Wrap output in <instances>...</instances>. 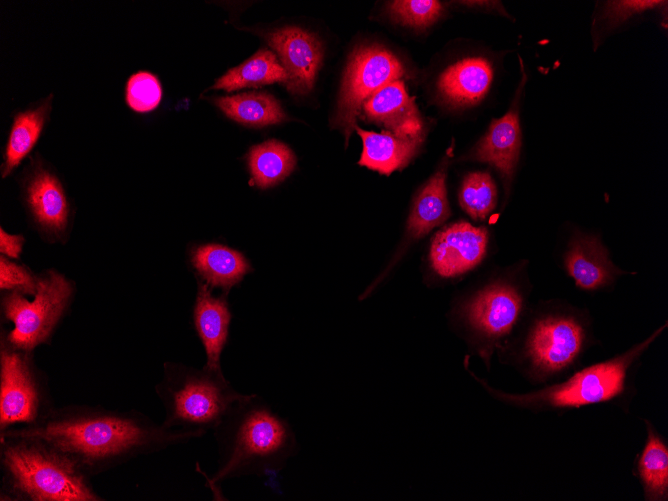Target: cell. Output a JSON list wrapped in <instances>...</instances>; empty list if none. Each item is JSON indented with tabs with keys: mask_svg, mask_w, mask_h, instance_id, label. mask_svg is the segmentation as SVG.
<instances>
[{
	"mask_svg": "<svg viewBox=\"0 0 668 501\" xmlns=\"http://www.w3.org/2000/svg\"><path fill=\"white\" fill-rule=\"evenodd\" d=\"M523 290L513 281H491L465 297L455 315L473 350L490 369L491 358L517 326L524 309Z\"/></svg>",
	"mask_w": 668,
	"mask_h": 501,
	"instance_id": "8",
	"label": "cell"
},
{
	"mask_svg": "<svg viewBox=\"0 0 668 501\" xmlns=\"http://www.w3.org/2000/svg\"><path fill=\"white\" fill-rule=\"evenodd\" d=\"M565 268L576 286L586 291L603 289L621 274L601 242L583 235L571 241L565 255Z\"/></svg>",
	"mask_w": 668,
	"mask_h": 501,
	"instance_id": "18",
	"label": "cell"
},
{
	"mask_svg": "<svg viewBox=\"0 0 668 501\" xmlns=\"http://www.w3.org/2000/svg\"><path fill=\"white\" fill-rule=\"evenodd\" d=\"M231 317L225 296H214L207 284L198 281L193 324L205 350L204 367L210 370H222L221 354L227 342Z\"/></svg>",
	"mask_w": 668,
	"mask_h": 501,
	"instance_id": "16",
	"label": "cell"
},
{
	"mask_svg": "<svg viewBox=\"0 0 668 501\" xmlns=\"http://www.w3.org/2000/svg\"><path fill=\"white\" fill-rule=\"evenodd\" d=\"M523 73L511 108L499 119H494L484 137L468 156L471 160L489 163L501 174L508 186L519 159L521 131L519 124V97L526 83Z\"/></svg>",
	"mask_w": 668,
	"mask_h": 501,
	"instance_id": "14",
	"label": "cell"
},
{
	"mask_svg": "<svg viewBox=\"0 0 668 501\" xmlns=\"http://www.w3.org/2000/svg\"><path fill=\"white\" fill-rule=\"evenodd\" d=\"M1 312L13 328L1 338L11 346L32 352L48 343L67 313L75 294V285L65 275L49 269L37 276V288L31 300L19 292H1Z\"/></svg>",
	"mask_w": 668,
	"mask_h": 501,
	"instance_id": "7",
	"label": "cell"
},
{
	"mask_svg": "<svg viewBox=\"0 0 668 501\" xmlns=\"http://www.w3.org/2000/svg\"><path fill=\"white\" fill-rule=\"evenodd\" d=\"M217 466L212 487L244 476L281 472L299 452L290 422L258 394H245L213 429Z\"/></svg>",
	"mask_w": 668,
	"mask_h": 501,
	"instance_id": "2",
	"label": "cell"
},
{
	"mask_svg": "<svg viewBox=\"0 0 668 501\" xmlns=\"http://www.w3.org/2000/svg\"><path fill=\"white\" fill-rule=\"evenodd\" d=\"M666 327L665 323L622 354L575 371L564 380L525 393L495 388L477 376L466 362L465 368L490 397L509 407L532 413L561 412L598 404L622 407L628 405L633 396V374L640 358Z\"/></svg>",
	"mask_w": 668,
	"mask_h": 501,
	"instance_id": "3",
	"label": "cell"
},
{
	"mask_svg": "<svg viewBox=\"0 0 668 501\" xmlns=\"http://www.w3.org/2000/svg\"><path fill=\"white\" fill-rule=\"evenodd\" d=\"M0 472V500H105L76 461L37 438L0 433Z\"/></svg>",
	"mask_w": 668,
	"mask_h": 501,
	"instance_id": "4",
	"label": "cell"
},
{
	"mask_svg": "<svg viewBox=\"0 0 668 501\" xmlns=\"http://www.w3.org/2000/svg\"><path fill=\"white\" fill-rule=\"evenodd\" d=\"M191 264L199 275V281L210 289L221 288L225 293L251 271L250 264L240 252L215 243L192 249Z\"/></svg>",
	"mask_w": 668,
	"mask_h": 501,
	"instance_id": "19",
	"label": "cell"
},
{
	"mask_svg": "<svg viewBox=\"0 0 668 501\" xmlns=\"http://www.w3.org/2000/svg\"><path fill=\"white\" fill-rule=\"evenodd\" d=\"M435 0H396L388 3V12L397 22L414 28H426L443 13Z\"/></svg>",
	"mask_w": 668,
	"mask_h": 501,
	"instance_id": "28",
	"label": "cell"
},
{
	"mask_svg": "<svg viewBox=\"0 0 668 501\" xmlns=\"http://www.w3.org/2000/svg\"><path fill=\"white\" fill-rule=\"evenodd\" d=\"M587 341L588 331L579 314L546 311L531 321L512 364L531 384L553 383L574 369Z\"/></svg>",
	"mask_w": 668,
	"mask_h": 501,
	"instance_id": "6",
	"label": "cell"
},
{
	"mask_svg": "<svg viewBox=\"0 0 668 501\" xmlns=\"http://www.w3.org/2000/svg\"><path fill=\"white\" fill-rule=\"evenodd\" d=\"M666 1H608L602 13L609 26H616L629 18L639 15L648 10H653L666 5Z\"/></svg>",
	"mask_w": 668,
	"mask_h": 501,
	"instance_id": "31",
	"label": "cell"
},
{
	"mask_svg": "<svg viewBox=\"0 0 668 501\" xmlns=\"http://www.w3.org/2000/svg\"><path fill=\"white\" fill-rule=\"evenodd\" d=\"M266 39L288 75L287 90L300 95L310 92L323 60L320 40L298 27L276 30L267 34Z\"/></svg>",
	"mask_w": 668,
	"mask_h": 501,
	"instance_id": "12",
	"label": "cell"
},
{
	"mask_svg": "<svg viewBox=\"0 0 668 501\" xmlns=\"http://www.w3.org/2000/svg\"><path fill=\"white\" fill-rule=\"evenodd\" d=\"M51 102L52 95L36 107L20 112L14 117L1 167L3 178L22 162L37 143L50 114Z\"/></svg>",
	"mask_w": 668,
	"mask_h": 501,
	"instance_id": "23",
	"label": "cell"
},
{
	"mask_svg": "<svg viewBox=\"0 0 668 501\" xmlns=\"http://www.w3.org/2000/svg\"><path fill=\"white\" fill-rule=\"evenodd\" d=\"M54 408L48 380L32 352L0 344V431L33 424Z\"/></svg>",
	"mask_w": 668,
	"mask_h": 501,
	"instance_id": "9",
	"label": "cell"
},
{
	"mask_svg": "<svg viewBox=\"0 0 668 501\" xmlns=\"http://www.w3.org/2000/svg\"><path fill=\"white\" fill-rule=\"evenodd\" d=\"M37 276L32 271L3 255L0 257V290L1 292H19L31 296L37 288Z\"/></svg>",
	"mask_w": 668,
	"mask_h": 501,
	"instance_id": "30",
	"label": "cell"
},
{
	"mask_svg": "<svg viewBox=\"0 0 668 501\" xmlns=\"http://www.w3.org/2000/svg\"><path fill=\"white\" fill-rule=\"evenodd\" d=\"M250 184L267 189L282 182L296 165L293 151L284 143L270 139L252 146L247 154Z\"/></svg>",
	"mask_w": 668,
	"mask_h": 501,
	"instance_id": "25",
	"label": "cell"
},
{
	"mask_svg": "<svg viewBox=\"0 0 668 501\" xmlns=\"http://www.w3.org/2000/svg\"><path fill=\"white\" fill-rule=\"evenodd\" d=\"M447 161L427 181L416 196L407 223L413 238L425 236L450 215L446 190Z\"/></svg>",
	"mask_w": 668,
	"mask_h": 501,
	"instance_id": "22",
	"label": "cell"
},
{
	"mask_svg": "<svg viewBox=\"0 0 668 501\" xmlns=\"http://www.w3.org/2000/svg\"><path fill=\"white\" fill-rule=\"evenodd\" d=\"M25 200L40 231L61 240L69 226L70 205L59 178L42 166L35 167L25 182Z\"/></svg>",
	"mask_w": 668,
	"mask_h": 501,
	"instance_id": "13",
	"label": "cell"
},
{
	"mask_svg": "<svg viewBox=\"0 0 668 501\" xmlns=\"http://www.w3.org/2000/svg\"><path fill=\"white\" fill-rule=\"evenodd\" d=\"M354 130L360 135L363 150L358 161L360 166L390 175L393 171L404 168L417 153L423 138H406L390 131L376 133L363 130L355 125Z\"/></svg>",
	"mask_w": 668,
	"mask_h": 501,
	"instance_id": "20",
	"label": "cell"
},
{
	"mask_svg": "<svg viewBox=\"0 0 668 501\" xmlns=\"http://www.w3.org/2000/svg\"><path fill=\"white\" fill-rule=\"evenodd\" d=\"M459 203L473 219L484 220L497 203V189L487 172L468 174L461 185Z\"/></svg>",
	"mask_w": 668,
	"mask_h": 501,
	"instance_id": "27",
	"label": "cell"
},
{
	"mask_svg": "<svg viewBox=\"0 0 668 501\" xmlns=\"http://www.w3.org/2000/svg\"><path fill=\"white\" fill-rule=\"evenodd\" d=\"M162 90L158 79L149 72L133 74L126 85V102L136 112H149L160 103Z\"/></svg>",
	"mask_w": 668,
	"mask_h": 501,
	"instance_id": "29",
	"label": "cell"
},
{
	"mask_svg": "<svg viewBox=\"0 0 668 501\" xmlns=\"http://www.w3.org/2000/svg\"><path fill=\"white\" fill-rule=\"evenodd\" d=\"M0 433L42 440L71 457L91 477L206 434L167 428L137 410L86 404L54 407L33 424Z\"/></svg>",
	"mask_w": 668,
	"mask_h": 501,
	"instance_id": "1",
	"label": "cell"
},
{
	"mask_svg": "<svg viewBox=\"0 0 668 501\" xmlns=\"http://www.w3.org/2000/svg\"><path fill=\"white\" fill-rule=\"evenodd\" d=\"M214 103L230 119L247 126L263 127L285 120L279 102L267 92H245L217 97Z\"/></svg>",
	"mask_w": 668,
	"mask_h": 501,
	"instance_id": "26",
	"label": "cell"
},
{
	"mask_svg": "<svg viewBox=\"0 0 668 501\" xmlns=\"http://www.w3.org/2000/svg\"><path fill=\"white\" fill-rule=\"evenodd\" d=\"M276 82L286 85L288 75L272 51L260 49L242 64L228 70L211 88L232 92Z\"/></svg>",
	"mask_w": 668,
	"mask_h": 501,
	"instance_id": "24",
	"label": "cell"
},
{
	"mask_svg": "<svg viewBox=\"0 0 668 501\" xmlns=\"http://www.w3.org/2000/svg\"><path fill=\"white\" fill-rule=\"evenodd\" d=\"M488 232L468 222L453 223L434 236L429 261L434 274L450 280L472 270L486 253Z\"/></svg>",
	"mask_w": 668,
	"mask_h": 501,
	"instance_id": "11",
	"label": "cell"
},
{
	"mask_svg": "<svg viewBox=\"0 0 668 501\" xmlns=\"http://www.w3.org/2000/svg\"><path fill=\"white\" fill-rule=\"evenodd\" d=\"M163 405L162 425L207 433L220 423L245 394L237 391L223 371L165 362L163 375L154 387Z\"/></svg>",
	"mask_w": 668,
	"mask_h": 501,
	"instance_id": "5",
	"label": "cell"
},
{
	"mask_svg": "<svg viewBox=\"0 0 668 501\" xmlns=\"http://www.w3.org/2000/svg\"><path fill=\"white\" fill-rule=\"evenodd\" d=\"M405 74L402 62L392 52L376 44L357 46L349 56L333 126L348 141L363 103L388 83Z\"/></svg>",
	"mask_w": 668,
	"mask_h": 501,
	"instance_id": "10",
	"label": "cell"
},
{
	"mask_svg": "<svg viewBox=\"0 0 668 501\" xmlns=\"http://www.w3.org/2000/svg\"><path fill=\"white\" fill-rule=\"evenodd\" d=\"M25 239L21 234H9L0 229V252L1 255L18 259L22 253Z\"/></svg>",
	"mask_w": 668,
	"mask_h": 501,
	"instance_id": "32",
	"label": "cell"
},
{
	"mask_svg": "<svg viewBox=\"0 0 668 501\" xmlns=\"http://www.w3.org/2000/svg\"><path fill=\"white\" fill-rule=\"evenodd\" d=\"M368 121L406 138H423V121L403 80L392 81L378 90L362 105Z\"/></svg>",
	"mask_w": 668,
	"mask_h": 501,
	"instance_id": "15",
	"label": "cell"
},
{
	"mask_svg": "<svg viewBox=\"0 0 668 501\" xmlns=\"http://www.w3.org/2000/svg\"><path fill=\"white\" fill-rule=\"evenodd\" d=\"M493 68L488 60L469 57L446 68L437 81L440 98L452 107L477 104L489 90Z\"/></svg>",
	"mask_w": 668,
	"mask_h": 501,
	"instance_id": "17",
	"label": "cell"
},
{
	"mask_svg": "<svg viewBox=\"0 0 668 501\" xmlns=\"http://www.w3.org/2000/svg\"><path fill=\"white\" fill-rule=\"evenodd\" d=\"M646 440L634 464L645 501L668 500V444L656 427L643 419Z\"/></svg>",
	"mask_w": 668,
	"mask_h": 501,
	"instance_id": "21",
	"label": "cell"
}]
</instances>
